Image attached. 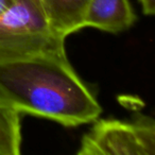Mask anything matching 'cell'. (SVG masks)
Instances as JSON below:
<instances>
[{
    "instance_id": "1",
    "label": "cell",
    "mask_w": 155,
    "mask_h": 155,
    "mask_svg": "<svg viewBox=\"0 0 155 155\" xmlns=\"http://www.w3.org/2000/svg\"><path fill=\"white\" fill-rule=\"evenodd\" d=\"M0 105L66 127L96 121L102 112L69 63L64 44L0 55Z\"/></svg>"
},
{
    "instance_id": "2",
    "label": "cell",
    "mask_w": 155,
    "mask_h": 155,
    "mask_svg": "<svg viewBox=\"0 0 155 155\" xmlns=\"http://www.w3.org/2000/svg\"><path fill=\"white\" fill-rule=\"evenodd\" d=\"M65 44L37 0H14L0 13V55Z\"/></svg>"
},
{
    "instance_id": "3",
    "label": "cell",
    "mask_w": 155,
    "mask_h": 155,
    "mask_svg": "<svg viewBox=\"0 0 155 155\" xmlns=\"http://www.w3.org/2000/svg\"><path fill=\"white\" fill-rule=\"evenodd\" d=\"M154 121L140 116L133 122L103 119L83 136L78 155H153Z\"/></svg>"
},
{
    "instance_id": "4",
    "label": "cell",
    "mask_w": 155,
    "mask_h": 155,
    "mask_svg": "<svg viewBox=\"0 0 155 155\" xmlns=\"http://www.w3.org/2000/svg\"><path fill=\"white\" fill-rule=\"evenodd\" d=\"M135 20L136 15L129 0H88L80 29L95 28L117 33L132 27Z\"/></svg>"
},
{
    "instance_id": "5",
    "label": "cell",
    "mask_w": 155,
    "mask_h": 155,
    "mask_svg": "<svg viewBox=\"0 0 155 155\" xmlns=\"http://www.w3.org/2000/svg\"><path fill=\"white\" fill-rule=\"evenodd\" d=\"M58 34L66 38L80 29L81 18L88 0H38Z\"/></svg>"
},
{
    "instance_id": "6",
    "label": "cell",
    "mask_w": 155,
    "mask_h": 155,
    "mask_svg": "<svg viewBox=\"0 0 155 155\" xmlns=\"http://www.w3.org/2000/svg\"><path fill=\"white\" fill-rule=\"evenodd\" d=\"M21 148L20 114L0 105V155H18Z\"/></svg>"
},
{
    "instance_id": "7",
    "label": "cell",
    "mask_w": 155,
    "mask_h": 155,
    "mask_svg": "<svg viewBox=\"0 0 155 155\" xmlns=\"http://www.w3.org/2000/svg\"><path fill=\"white\" fill-rule=\"evenodd\" d=\"M142 12L146 15H153L155 12V0H139Z\"/></svg>"
},
{
    "instance_id": "8",
    "label": "cell",
    "mask_w": 155,
    "mask_h": 155,
    "mask_svg": "<svg viewBox=\"0 0 155 155\" xmlns=\"http://www.w3.org/2000/svg\"><path fill=\"white\" fill-rule=\"evenodd\" d=\"M14 2V0H0V13L3 12L9 5Z\"/></svg>"
},
{
    "instance_id": "9",
    "label": "cell",
    "mask_w": 155,
    "mask_h": 155,
    "mask_svg": "<svg viewBox=\"0 0 155 155\" xmlns=\"http://www.w3.org/2000/svg\"><path fill=\"white\" fill-rule=\"evenodd\" d=\"M37 1H38V0H37ZM38 3H39V1H38ZM39 5H41V3H39Z\"/></svg>"
},
{
    "instance_id": "10",
    "label": "cell",
    "mask_w": 155,
    "mask_h": 155,
    "mask_svg": "<svg viewBox=\"0 0 155 155\" xmlns=\"http://www.w3.org/2000/svg\"></svg>"
}]
</instances>
